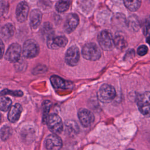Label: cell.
I'll return each instance as SVG.
<instances>
[{
	"mask_svg": "<svg viewBox=\"0 0 150 150\" xmlns=\"http://www.w3.org/2000/svg\"><path fill=\"white\" fill-rule=\"evenodd\" d=\"M70 6V0H59L55 5L56 11L63 13L68 10Z\"/></svg>",
	"mask_w": 150,
	"mask_h": 150,
	"instance_id": "20",
	"label": "cell"
},
{
	"mask_svg": "<svg viewBox=\"0 0 150 150\" xmlns=\"http://www.w3.org/2000/svg\"><path fill=\"white\" fill-rule=\"evenodd\" d=\"M40 33L42 38L47 40L49 38L54 35V30L52 25L49 22L44 23L40 28Z\"/></svg>",
	"mask_w": 150,
	"mask_h": 150,
	"instance_id": "17",
	"label": "cell"
},
{
	"mask_svg": "<svg viewBox=\"0 0 150 150\" xmlns=\"http://www.w3.org/2000/svg\"><path fill=\"white\" fill-rule=\"evenodd\" d=\"M22 111V107L21 104L16 103L11 107L8 114V118L11 122H16L20 118Z\"/></svg>",
	"mask_w": 150,
	"mask_h": 150,
	"instance_id": "16",
	"label": "cell"
},
{
	"mask_svg": "<svg viewBox=\"0 0 150 150\" xmlns=\"http://www.w3.org/2000/svg\"><path fill=\"white\" fill-rule=\"evenodd\" d=\"M21 52V46L18 43H12L6 50L5 58L9 62L16 63L20 59Z\"/></svg>",
	"mask_w": 150,
	"mask_h": 150,
	"instance_id": "8",
	"label": "cell"
},
{
	"mask_svg": "<svg viewBox=\"0 0 150 150\" xmlns=\"http://www.w3.org/2000/svg\"><path fill=\"white\" fill-rule=\"evenodd\" d=\"M79 119L84 127H89L94 120L93 114L87 109L81 108L78 112Z\"/></svg>",
	"mask_w": 150,
	"mask_h": 150,
	"instance_id": "13",
	"label": "cell"
},
{
	"mask_svg": "<svg viewBox=\"0 0 150 150\" xmlns=\"http://www.w3.org/2000/svg\"><path fill=\"white\" fill-rule=\"evenodd\" d=\"M50 80L53 87L56 89L67 90L73 87V84L71 81H67L56 75L52 76Z\"/></svg>",
	"mask_w": 150,
	"mask_h": 150,
	"instance_id": "11",
	"label": "cell"
},
{
	"mask_svg": "<svg viewBox=\"0 0 150 150\" xmlns=\"http://www.w3.org/2000/svg\"><path fill=\"white\" fill-rule=\"evenodd\" d=\"M1 94H10L12 96H17V97H21L23 95V93L20 91V90H17V91H12V90H9L7 89L4 90L1 92Z\"/></svg>",
	"mask_w": 150,
	"mask_h": 150,
	"instance_id": "28",
	"label": "cell"
},
{
	"mask_svg": "<svg viewBox=\"0 0 150 150\" xmlns=\"http://www.w3.org/2000/svg\"><path fill=\"white\" fill-rule=\"evenodd\" d=\"M45 145L47 150H60L62 146V141L56 134H52L46 137Z\"/></svg>",
	"mask_w": 150,
	"mask_h": 150,
	"instance_id": "9",
	"label": "cell"
},
{
	"mask_svg": "<svg viewBox=\"0 0 150 150\" xmlns=\"http://www.w3.org/2000/svg\"><path fill=\"white\" fill-rule=\"evenodd\" d=\"M80 60V52L76 46L70 47L65 54V62L70 66H76Z\"/></svg>",
	"mask_w": 150,
	"mask_h": 150,
	"instance_id": "7",
	"label": "cell"
},
{
	"mask_svg": "<svg viewBox=\"0 0 150 150\" xmlns=\"http://www.w3.org/2000/svg\"><path fill=\"white\" fill-rule=\"evenodd\" d=\"M39 50L38 43L33 39H28L23 44L22 53L26 58H33L38 55Z\"/></svg>",
	"mask_w": 150,
	"mask_h": 150,
	"instance_id": "5",
	"label": "cell"
},
{
	"mask_svg": "<svg viewBox=\"0 0 150 150\" xmlns=\"http://www.w3.org/2000/svg\"><path fill=\"white\" fill-rule=\"evenodd\" d=\"M11 128L8 125L3 126L1 130H0V137L1 138L4 140L6 141L8 139L10 134H11Z\"/></svg>",
	"mask_w": 150,
	"mask_h": 150,
	"instance_id": "25",
	"label": "cell"
},
{
	"mask_svg": "<svg viewBox=\"0 0 150 150\" xmlns=\"http://www.w3.org/2000/svg\"><path fill=\"white\" fill-rule=\"evenodd\" d=\"M1 114H0V121H1Z\"/></svg>",
	"mask_w": 150,
	"mask_h": 150,
	"instance_id": "34",
	"label": "cell"
},
{
	"mask_svg": "<svg viewBox=\"0 0 150 150\" xmlns=\"http://www.w3.org/2000/svg\"><path fill=\"white\" fill-rule=\"evenodd\" d=\"M79 23V18L76 13H70L67 15L66 21L64 24V30L67 33H70L73 32L77 28Z\"/></svg>",
	"mask_w": 150,
	"mask_h": 150,
	"instance_id": "12",
	"label": "cell"
},
{
	"mask_svg": "<svg viewBox=\"0 0 150 150\" xmlns=\"http://www.w3.org/2000/svg\"><path fill=\"white\" fill-rule=\"evenodd\" d=\"M98 42L101 47L106 51L111 50L114 47V38L108 30L101 31L98 36Z\"/></svg>",
	"mask_w": 150,
	"mask_h": 150,
	"instance_id": "2",
	"label": "cell"
},
{
	"mask_svg": "<svg viewBox=\"0 0 150 150\" xmlns=\"http://www.w3.org/2000/svg\"><path fill=\"white\" fill-rule=\"evenodd\" d=\"M81 53L83 57L85 59L91 61L97 60L101 56L100 49L94 43L86 44L83 47Z\"/></svg>",
	"mask_w": 150,
	"mask_h": 150,
	"instance_id": "1",
	"label": "cell"
},
{
	"mask_svg": "<svg viewBox=\"0 0 150 150\" xmlns=\"http://www.w3.org/2000/svg\"><path fill=\"white\" fill-rule=\"evenodd\" d=\"M47 45L50 49H57L60 47H63L68 43L67 38L64 36H52L46 40Z\"/></svg>",
	"mask_w": 150,
	"mask_h": 150,
	"instance_id": "10",
	"label": "cell"
},
{
	"mask_svg": "<svg viewBox=\"0 0 150 150\" xmlns=\"http://www.w3.org/2000/svg\"><path fill=\"white\" fill-rule=\"evenodd\" d=\"M134 50H133L132 49H131L129 50H128L126 53V54H125V56L124 57L125 59H127L128 57H132V56H134Z\"/></svg>",
	"mask_w": 150,
	"mask_h": 150,
	"instance_id": "31",
	"label": "cell"
},
{
	"mask_svg": "<svg viewBox=\"0 0 150 150\" xmlns=\"http://www.w3.org/2000/svg\"><path fill=\"white\" fill-rule=\"evenodd\" d=\"M47 70V68L43 64H39L36 66L32 70V73L34 74H39L44 73Z\"/></svg>",
	"mask_w": 150,
	"mask_h": 150,
	"instance_id": "26",
	"label": "cell"
},
{
	"mask_svg": "<svg viewBox=\"0 0 150 150\" xmlns=\"http://www.w3.org/2000/svg\"><path fill=\"white\" fill-rule=\"evenodd\" d=\"M12 105V100L5 96H0V110L2 111H8Z\"/></svg>",
	"mask_w": 150,
	"mask_h": 150,
	"instance_id": "22",
	"label": "cell"
},
{
	"mask_svg": "<svg viewBox=\"0 0 150 150\" xmlns=\"http://www.w3.org/2000/svg\"><path fill=\"white\" fill-rule=\"evenodd\" d=\"M114 46L120 50H122L127 46V42L122 36L117 35L114 38Z\"/></svg>",
	"mask_w": 150,
	"mask_h": 150,
	"instance_id": "23",
	"label": "cell"
},
{
	"mask_svg": "<svg viewBox=\"0 0 150 150\" xmlns=\"http://www.w3.org/2000/svg\"><path fill=\"white\" fill-rule=\"evenodd\" d=\"M146 42L150 45V34L146 36Z\"/></svg>",
	"mask_w": 150,
	"mask_h": 150,
	"instance_id": "32",
	"label": "cell"
},
{
	"mask_svg": "<svg viewBox=\"0 0 150 150\" xmlns=\"http://www.w3.org/2000/svg\"><path fill=\"white\" fill-rule=\"evenodd\" d=\"M46 123L49 129L53 132V134H60L63 131V124L62 119L56 114L49 115Z\"/></svg>",
	"mask_w": 150,
	"mask_h": 150,
	"instance_id": "6",
	"label": "cell"
},
{
	"mask_svg": "<svg viewBox=\"0 0 150 150\" xmlns=\"http://www.w3.org/2000/svg\"><path fill=\"white\" fill-rule=\"evenodd\" d=\"M127 25L128 28L133 31H137L140 28V24L138 18L134 15L129 18L127 21Z\"/></svg>",
	"mask_w": 150,
	"mask_h": 150,
	"instance_id": "21",
	"label": "cell"
},
{
	"mask_svg": "<svg viewBox=\"0 0 150 150\" xmlns=\"http://www.w3.org/2000/svg\"><path fill=\"white\" fill-rule=\"evenodd\" d=\"M127 150H134V149H127Z\"/></svg>",
	"mask_w": 150,
	"mask_h": 150,
	"instance_id": "33",
	"label": "cell"
},
{
	"mask_svg": "<svg viewBox=\"0 0 150 150\" xmlns=\"http://www.w3.org/2000/svg\"><path fill=\"white\" fill-rule=\"evenodd\" d=\"M137 105L144 115L150 117V91H146L138 96Z\"/></svg>",
	"mask_w": 150,
	"mask_h": 150,
	"instance_id": "4",
	"label": "cell"
},
{
	"mask_svg": "<svg viewBox=\"0 0 150 150\" xmlns=\"http://www.w3.org/2000/svg\"><path fill=\"white\" fill-rule=\"evenodd\" d=\"M51 105H52V103L49 100H45L42 103V109H43L42 121L43 123L46 122V120L49 116V112Z\"/></svg>",
	"mask_w": 150,
	"mask_h": 150,
	"instance_id": "24",
	"label": "cell"
},
{
	"mask_svg": "<svg viewBox=\"0 0 150 150\" xmlns=\"http://www.w3.org/2000/svg\"><path fill=\"white\" fill-rule=\"evenodd\" d=\"M29 12V6L25 1L21 2L16 9V17L18 21L20 22H25L28 18Z\"/></svg>",
	"mask_w": 150,
	"mask_h": 150,
	"instance_id": "14",
	"label": "cell"
},
{
	"mask_svg": "<svg viewBox=\"0 0 150 150\" xmlns=\"http://www.w3.org/2000/svg\"><path fill=\"white\" fill-rule=\"evenodd\" d=\"M147 1H148V2H150V0H147Z\"/></svg>",
	"mask_w": 150,
	"mask_h": 150,
	"instance_id": "35",
	"label": "cell"
},
{
	"mask_svg": "<svg viewBox=\"0 0 150 150\" xmlns=\"http://www.w3.org/2000/svg\"><path fill=\"white\" fill-rule=\"evenodd\" d=\"M143 33L146 36L150 34V16L145 21L143 26Z\"/></svg>",
	"mask_w": 150,
	"mask_h": 150,
	"instance_id": "27",
	"label": "cell"
},
{
	"mask_svg": "<svg viewBox=\"0 0 150 150\" xmlns=\"http://www.w3.org/2000/svg\"><path fill=\"white\" fill-rule=\"evenodd\" d=\"M124 3L128 9L135 12L140 8L141 0H124Z\"/></svg>",
	"mask_w": 150,
	"mask_h": 150,
	"instance_id": "19",
	"label": "cell"
},
{
	"mask_svg": "<svg viewBox=\"0 0 150 150\" xmlns=\"http://www.w3.org/2000/svg\"><path fill=\"white\" fill-rule=\"evenodd\" d=\"M4 50H5V46H4V42L0 38V59H2V57L4 56Z\"/></svg>",
	"mask_w": 150,
	"mask_h": 150,
	"instance_id": "30",
	"label": "cell"
},
{
	"mask_svg": "<svg viewBox=\"0 0 150 150\" xmlns=\"http://www.w3.org/2000/svg\"><path fill=\"white\" fill-rule=\"evenodd\" d=\"M15 32V27L13 24L8 23L4 25L1 29V33L5 39H8L13 36Z\"/></svg>",
	"mask_w": 150,
	"mask_h": 150,
	"instance_id": "18",
	"label": "cell"
},
{
	"mask_svg": "<svg viewBox=\"0 0 150 150\" xmlns=\"http://www.w3.org/2000/svg\"><path fill=\"white\" fill-rule=\"evenodd\" d=\"M42 19V13L40 10L35 9L30 13V25L33 29H36L40 25Z\"/></svg>",
	"mask_w": 150,
	"mask_h": 150,
	"instance_id": "15",
	"label": "cell"
},
{
	"mask_svg": "<svg viewBox=\"0 0 150 150\" xmlns=\"http://www.w3.org/2000/svg\"><path fill=\"white\" fill-rule=\"evenodd\" d=\"M148 51V47L145 45H141L140 46L137 50V53L139 56H144L145 55Z\"/></svg>",
	"mask_w": 150,
	"mask_h": 150,
	"instance_id": "29",
	"label": "cell"
},
{
	"mask_svg": "<svg viewBox=\"0 0 150 150\" xmlns=\"http://www.w3.org/2000/svg\"><path fill=\"white\" fill-rule=\"evenodd\" d=\"M97 95L100 101L103 103H108L115 98L116 92L114 87L107 84H104L100 88Z\"/></svg>",
	"mask_w": 150,
	"mask_h": 150,
	"instance_id": "3",
	"label": "cell"
}]
</instances>
